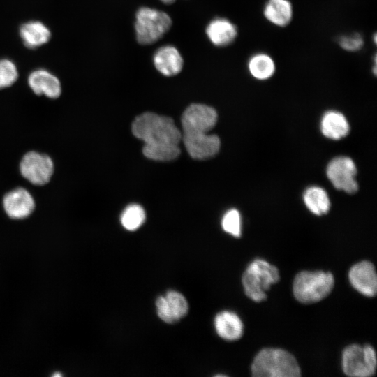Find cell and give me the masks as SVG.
I'll return each mask as SVG.
<instances>
[{
  "label": "cell",
  "instance_id": "cell-1",
  "mask_svg": "<svg viewBox=\"0 0 377 377\" xmlns=\"http://www.w3.org/2000/svg\"><path fill=\"white\" fill-rule=\"evenodd\" d=\"M132 132L144 142L142 152L147 158L167 161L180 154L182 133L170 117L145 112L133 121Z\"/></svg>",
  "mask_w": 377,
  "mask_h": 377
},
{
  "label": "cell",
  "instance_id": "cell-2",
  "mask_svg": "<svg viewBox=\"0 0 377 377\" xmlns=\"http://www.w3.org/2000/svg\"><path fill=\"white\" fill-rule=\"evenodd\" d=\"M217 121L216 110L200 103L190 105L182 116V140L191 158L203 160L215 156L220 149V140L207 133Z\"/></svg>",
  "mask_w": 377,
  "mask_h": 377
},
{
  "label": "cell",
  "instance_id": "cell-3",
  "mask_svg": "<svg viewBox=\"0 0 377 377\" xmlns=\"http://www.w3.org/2000/svg\"><path fill=\"white\" fill-rule=\"evenodd\" d=\"M255 377H298L301 370L295 357L280 348H264L251 365Z\"/></svg>",
  "mask_w": 377,
  "mask_h": 377
},
{
  "label": "cell",
  "instance_id": "cell-4",
  "mask_svg": "<svg viewBox=\"0 0 377 377\" xmlns=\"http://www.w3.org/2000/svg\"><path fill=\"white\" fill-rule=\"evenodd\" d=\"M279 279V270L274 265L263 259H256L244 272L242 285L245 294L253 301L260 302L266 300V291Z\"/></svg>",
  "mask_w": 377,
  "mask_h": 377
},
{
  "label": "cell",
  "instance_id": "cell-5",
  "mask_svg": "<svg viewBox=\"0 0 377 377\" xmlns=\"http://www.w3.org/2000/svg\"><path fill=\"white\" fill-rule=\"evenodd\" d=\"M334 283V276L330 272L302 271L294 279V296L304 304L317 302L330 294Z\"/></svg>",
  "mask_w": 377,
  "mask_h": 377
},
{
  "label": "cell",
  "instance_id": "cell-6",
  "mask_svg": "<svg viewBox=\"0 0 377 377\" xmlns=\"http://www.w3.org/2000/svg\"><path fill=\"white\" fill-rule=\"evenodd\" d=\"M170 17L165 12L149 7H142L136 13L135 32L138 42L152 44L170 29Z\"/></svg>",
  "mask_w": 377,
  "mask_h": 377
},
{
  "label": "cell",
  "instance_id": "cell-7",
  "mask_svg": "<svg viewBox=\"0 0 377 377\" xmlns=\"http://www.w3.org/2000/svg\"><path fill=\"white\" fill-rule=\"evenodd\" d=\"M342 367L343 372L353 377L372 376L376 369V355L370 345L360 346L352 344L343 352Z\"/></svg>",
  "mask_w": 377,
  "mask_h": 377
},
{
  "label": "cell",
  "instance_id": "cell-8",
  "mask_svg": "<svg viewBox=\"0 0 377 377\" xmlns=\"http://www.w3.org/2000/svg\"><path fill=\"white\" fill-rule=\"evenodd\" d=\"M19 170L22 177L31 184L44 186L54 175V164L47 154L32 150L22 156Z\"/></svg>",
  "mask_w": 377,
  "mask_h": 377
},
{
  "label": "cell",
  "instance_id": "cell-9",
  "mask_svg": "<svg viewBox=\"0 0 377 377\" xmlns=\"http://www.w3.org/2000/svg\"><path fill=\"white\" fill-rule=\"evenodd\" d=\"M357 169L355 163L349 157L339 156L333 158L327 167V175L334 186L348 193L357 191L355 180Z\"/></svg>",
  "mask_w": 377,
  "mask_h": 377
},
{
  "label": "cell",
  "instance_id": "cell-10",
  "mask_svg": "<svg viewBox=\"0 0 377 377\" xmlns=\"http://www.w3.org/2000/svg\"><path fill=\"white\" fill-rule=\"evenodd\" d=\"M155 304L158 318L168 324L176 323L188 311L186 297L177 290H168L165 295L158 297Z\"/></svg>",
  "mask_w": 377,
  "mask_h": 377
},
{
  "label": "cell",
  "instance_id": "cell-11",
  "mask_svg": "<svg viewBox=\"0 0 377 377\" xmlns=\"http://www.w3.org/2000/svg\"><path fill=\"white\" fill-rule=\"evenodd\" d=\"M2 205L5 213L10 219H24L33 213L36 202L27 188L19 186L3 195Z\"/></svg>",
  "mask_w": 377,
  "mask_h": 377
},
{
  "label": "cell",
  "instance_id": "cell-12",
  "mask_svg": "<svg viewBox=\"0 0 377 377\" xmlns=\"http://www.w3.org/2000/svg\"><path fill=\"white\" fill-rule=\"evenodd\" d=\"M27 84L34 94L44 96L50 99H57L62 93L59 77L45 68L32 71L28 75Z\"/></svg>",
  "mask_w": 377,
  "mask_h": 377
},
{
  "label": "cell",
  "instance_id": "cell-13",
  "mask_svg": "<svg viewBox=\"0 0 377 377\" xmlns=\"http://www.w3.org/2000/svg\"><path fill=\"white\" fill-rule=\"evenodd\" d=\"M350 283L359 293L373 297L377 291V276L374 265L362 261L354 265L349 271Z\"/></svg>",
  "mask_w": 377,
  "mask_h": 377
},
{
  "label": "cell",
  "instance_id": "cell-14",
  "mask_svg": "<svg viewBox=\"0 0 377 377\" xmlns=\"http://www.w3.org/2000/svg\"><path fill=\"white\" fill-rule=\"evenodd\" d=\"M153 61L156 70L165 76L177 75L184 65L180 52L172 45H165L158 49L154 54Z\"/></svg>",
  "mask_w": 377,
  "mask_h": 377
},
{
  "label": "cell",
  "instance_id": "cell-15",
  "mask_svg": "<svg viewBox=\"0 0 377 377\" xmlns=\"http://www.w3.org/2000/svg\"><path fill=\"white\" fill-rule=\"evenodd\" d=\"M206 34L214 45L226 47L235 40L238 30L237 26L230 20L223 17H217L208 24Z\"/></svg>",
  "mask_w": 377,
  "mask_h": 377
},
{
  "label": "cell",
  "instance_id": "cell-16",
  "mask_svg": "<svg viewBox=\"0 0 377 377\" xmlns=\"http://www.w3.org/2000/svg\"><path fill=\"white\" fill-rule=\"evenodd\" d=\"M19 34L24 45L31 50L47 44L52 38L49 27L39 20L23 23L20 27Z\"/></svg>",
  "mask_w": 377,
  "mask_h": 377
},
{
  "label": "cell",
  "instance_id": "cell-17",
  "mask_svg": "<svg viewBox=\"0 0 377 377\" xmlns=\"http://www.w3.org/2000/svg\"><path fill=\"white\" fill-rule=\"evenodd\" d=\"M214 328L217 334L227 341H235L241 338L244 325L239 317L230 311H223L214 318Z\"/></svg>",
  "mask_w": 377,
  "mask_h": 377
},
{
  "label": "cell",
  "instance_id": "cell-18",
  "mask_svg": "<svg viewBox=\"0 0 377 377\" xmlns=\"http://www.w3.org/2000/svg\"><path fill=\"white\" fill-rule=\"evenodd\" d=\"M263 14L270 24L285 27L293 20L294 10L290 0H267L264 5Z\"/></svg>",
  "mask_w": 377,
  "mask_h": 377
},
{
  "label": "cell",
  "instance_id": "cell-19",
  "mask_svg": "<svg viewBox=\"0 0 377 377\" xmlns=\"http://www.w3.org/2000/svg\"><path fill=\"white\" fill-rule=\"evenodd\" d=\"M320 128L323 134L332 140H339L348 135L349 124L345 116L339 112L330 110L325 113Z\"/></svg>",
  "mask_w": 377,
  "mask_h": 377
},
{
  "label": "cell",
  "instance_id": "cell-20",
  "mask_svg": "<svg viewBox=\"0 0 377 377\" xmlns=\"http://www.w3.org/2000/svg\"><path fill=\"white\" fill-rule=\"evenodd\" d=\"M247 69L256 80L265 81L270 79L276 73V66L274 59L265 52L253 54L248 60Z\"/></svg>",
  "mask_w": 377,
  "mask_h": 377
},
{
  "label": "cell",
  "instance_id": "cell-21",
  "mask_svg": "<svg viewBox=\"0 0 377 377\" xmlns=\"http://www.w3.org/2000/svg\"><path fill=\"white\" fill-rule=\"evenodd\" d=\"M306 207L316 215L326 214L330 207V202L327 192L318 186L308 188L303 196Z\"/></svg>",
  "mask_w": 377,
  "mask_h": 377
},
{
  "label": "cell",
  "instance_id": "cell-22",
  "mask_svg": "<svg viewBox=\"0 0 377 377\" xmlns=\"http://www.w3.org/2000/svg\"><path fill=\"white\" fill-rule=\"evenodd\" d=\"M145 221V212L143 208L137 204L128 205L121 215V223L129 231L138 229Z\"/></svg>",
  "mask_w": 377,
  "mask_h": 377
},
{
  "label": "cell",
  "instance_id": "cell-23",
  "mask_svg": "<svg viewBox=\"0 0 377 377\" xmlns=\"http://www.w3.org/2000/svg\"><path fill=\"white\" fill-rule=\"evenodd\" d=\"M19 77L18 68L13 61L8 58L0 59V89L13 86Z\"/></svg>",
  "mask_w": 377,
  "mask_h": 377
},
{
  "label": "cell",
  "instance_id": "cell-24",
  "mask_svg": "<svg viewBox=\"0 0 377 377\" xmlns=\"http://www.w3.org/2000/svg\"><path fill=\"white\" fill-rule=\"evenodd\" d=\"M221 226L226 232L235 237H239L241 235V217L238 210L231 209L227 211L222 218Z\"/></svg>",
  "mask_w": 377,
  "mask_h": 377
},
{
  "label": "cell",
  "instance_id": "cell-25",
  "mask_svg": "<svg viewBox=\"0 0 377 377\" xmlns=\"http://www.w3.org/2000/svg\"><path fill=\"white\" fill-rule=\"evenodd\" d=\"M338 44L343 50L349 52L360 51L364 45L362 36L359 33L343 35L338 38Z\"/></svg>",
  "mask_w": 377,
  "mask_h": 377
},
{
  "label": "cell",
  "instance_id": "cell-26",
  "mask_svg": "<svg viewBox=\"0 0 377 377\" xmlns=\"http://www.w3.org/2000/svg\"><path fill=\"white\" fill-rule=\"evenodd\" d=\"M163 3L166 4L172 3L175 0H161Z\"/></svg>",
  "mask_w": 377,
  "mask_h": 377
},
{
  "label": "cell",
  "instance_id": "cell-27",
  "mask_svg": "<svg viewBox=\"0 0 377 377\" xmlns=\"http://www.w3.org/2000/svg\"><path fill=\"white\" fill-rule=\"evenodd\" d=\"M376 42H377V36H376V34H374V43L375 44H376Z\"/></svg>",
  "mask_w": 377,
  "mask_h": 377
},
{
  "label": "cell",
  "instance_id": "cell-28",
  "mask_svg": "<svg viewBox=\"0 0 377 377\" xmlns=\"http://www.w3.org/2000/svg\"><path fill=\"white\" fill-rule=\"evenodd\" d=\"M52 376H54V377H55V376H61V374H59V373H56V374H53Z\"/></svg>",
  "mask_w": 377,
  "mask_h": 377
}]
</instances>
